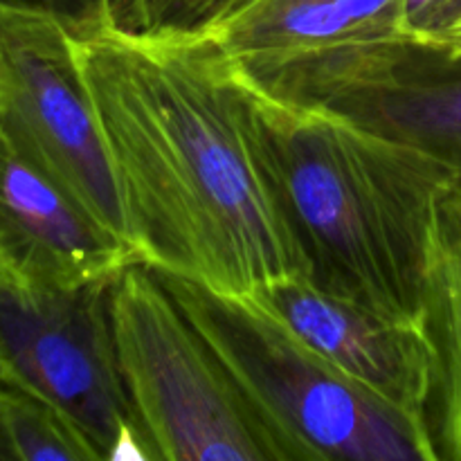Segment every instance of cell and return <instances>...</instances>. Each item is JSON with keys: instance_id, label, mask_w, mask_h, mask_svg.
<instances>
[{"instance_id": "obj_1", "label": "cell", "mask_w": 461, "mask_h": 461, "mask_svg": "<svg viewBox=\"0 0 461 461\" xmlns=\"http://www.w3.org/2000/svg\"><path fill=\"white\" fill-rule=\"evenodd\" d=\"M72 54L144 264L234 295L309 275L214 39L108 23L72 34Z\"/></svg>"}, {"instance_id": "obj_2", "label": "cell", "mask_w": 461, "mask_h": 461, "mask_svg": "<svg viewBox=\"0 0 461 461\" xmlns=\"http://www.w3.org/2000/svg\"><path fill=\"white\" fill-rule=\"evenodd\" d=\"M239 77L261 162L309 277L383 315L426 322L432 223L459 171L340 113Z\"/></svg>"}, {"instance_id": "obj_3", "label": "cell", "mask_w": 461, "mask_h": 461, "mask_svg": "<svg viewBox=\"0 0 461 461\" xmlns=\"http://www.w3.org/2000/svg\"><path fill=\"white\" fill-rule=\"evenodd\" d=\"M153 270L210 342L282 461L439 459L428 419L347 376L257 293H221Z\"/></svg>"}, {"instance_id": "obj_4", "label": "cell", "mask_w": 461, "mask_h": 461, "mask_svg": "<svg viewBox=\"0 0 461 461\" xmlns=\"http://www.w3.org/2000/svg\"><path fill=\"white\" fill-rule=\"evenodd\" d=\"M111 324L135 457L282 461L210 342L142 259L113 277Z\"/></svg>"}, {"instance_id": "obj_5", "label": "cell", "mask_w": 461, "mask_h": 461, "mask_svg": "<svg viewBox=\"0 0 461 461\" xmlns=\"http://www.w3.org/2000/svg\"><path fill=\"white\" fill-rule=\"evenodd\" d=\"M0 126L72 203L133 248L72 34L54 18L0 9Z\"/></svg>"}, {"instance_id": "obj_6", "label": "cell", "mask_w": 461, "mask_h": 461, "mask_svg": "<svg viewBox=\"0 0 461 461\" xmlns=\"http://www.w3.org/2000/svg\"><path fill=\"white\" fill-rule=\"evenodd\" d=\"M111 279L77 288L0 277V376L57 405L99 461L133 455V421L111 324Z\"/></svg>"}, {"instance_id": "obj_7", "label": "cell", "mask_w": 461, "mask_h": 461, "mask_svg": "<svg viewBox=\"0 0 461 461\" xmlns=\"http://www.w3.org/2000/svg\"><path fill=\"white\" fill-rule=\"evenodd\" d=\"M252 81L336 111L441 158L461 183V52L408 36L351 41L275 66Z\"/></svg>"}, {"instance_id": "obj_8", "label": "cell", "mask_w": 461, "mask_h": 461, "mask_svg": "<svg viewBox=\"0 0 461 461\" xmlns=\"http://www.w3.org/2000/svg\"><path fill=\"white\" fill-rule=\"evenodd\" d=\"M255 293L347 376L430 421L439 358L428 322L378 313L324 291L309 275H293Z\"/></svg>"}, {"instance_id": "obj_9", "label": "cell", "mask_w": 461, "mask_h": 461, "mask_svg": "<svg viewBox=\"0 0 461 461\" xmlns=\"http://www.w3.org/2000/svg\"><path fill=\"white\" fill-rule=\"evenodd\" d=\"M135 259L129 243L72 203L0 126V277L77 288L115 277Z\"/></svg>"}, {"instance_id": "obj_10", "label": "cell", "mask_w": 461, "mask_h": 461, "mask_svg": "<svg viewBox=\"0 0 461 461\" xmlns=\"http://www.w3.org/2000/svg\"><path fill=\"white\" fill-rule=\"evenodd\" d=\"M426 322L437 347L439 376L432 435L439 459L461 461V203H439L426 268Z\"/></svg>"}, {"instance_id": "obj_11", "label": "cell", "mask_w": 461, "mask_h": 461, "mask_svg": "<svg viewBox=\"0 0 461 461\" xmlns=\"http://www.w3.org/2000/svg\"><path fill=\"white\" fill-rule=\"evenodd\" d=\"M113 0H0V9L50 16L70 34L97 30L113 23Z\"/></svg>"}, {"instance_id": "obj_12", "label": "cell", "mask_w": 461, "mask_h": 461, "mask_svg": "<svg viewBox=\"0 0 461 461\" xmlns=\"http://www.w3.org/2000/svg\"><path fill=\"white\" fill-rule=\"evenodd\" d=\"M255 3L259 0H185L162 36H214L225 23Z\"/></svg>"}, {"instance_id": "obj_13", "label": "cell", "mask_w": 461, "mask_h": 461, "mask_svg": "<svg viewBox=\"0 0 461 461\" xmlns=\"http://www.w3.org/2000/svg\"><path fill=\"white\" fill-rule=\"evenodd\" d=\"M183 0H113V25L140 34H165Z\"/></svg>"}, {"instance_id": "obj_14", "label": "cell", "mask_w": 461, "mask_h": 461, "mask_svg": "<svg viewBox=\"0 0 461 461\" xmlns=\"http://www.w3.org/2000/svg\"><path fill=\"white\" fill-rule=\"evenodd\" d=\"M426 41L461 52V0H444Z\"/></svg>"}, {"instance_id": "obj_15", "label": "cell", "mask_w": 461, "mask_h": 461, "mask_svg": "<svg viewBox=\"0 0 461 461\" xmlns=\"http://www.w3.org/2000/svg\"><path fill=\"white\" fill-rule=\"evenodd\" d=\"M441 5H444V0H403L401 36L426 41Z\"/></svg>"}, {"instance_id": "obj_16", "label": "cell", "mask_w": 461, "mask_h": 461, "mask_svg": "<svg viewBox=\"0 0 461 461\" xmlns=\"http://www.w3.org/2000/svg\"><path fill=\"white\" fill-rule=\"evenodd\" d=\"M0 461H16V455H14L12 426H9L7 401H5L3 378H0Z\"/></svg>"}]
</instances>
